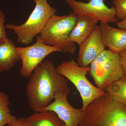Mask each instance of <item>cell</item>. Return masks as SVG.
Returning <instances> with one entry per match:
<instances>
[{
	"mask_svg": "<svg viewBox=\"0 0 126 126\" xmlns=\"http://www.w3.org/2000/svg\"><path fill=\"white\" fill-rule=\"evenodd\" d=\"M67 79L60 74L52 61L46 60L34 70L27 85L28 104L35 112L45 108L55 94L68 88Z\"/></svg>",
	"mask_w": 126,
	"mask_h": 126,
	"instance_id": "obj_1",
	"label": "cell"
},
{
	"mask_svg": "<svg viewBox=\"0 0 126 126\" xmlns=\"http://www.w3.org/2000/svg\"><path fill=\"white\" fill-rule=\"evenodd\" d=\"M79 126H126V107L106 93L84 110Z\"/></svg>",
	"mask_w": 126,
	"mask_h": 126,
	"instance_id": "obj_2",
	"label": "cell"
},
{
	"mask_svg": "<svg viewBox=\"0 0 126 126\" xmlns=\"http://www.w3.org/2000/svg\"><path fill=\"white\" fill-rule=\"evenodd\" d=\"M77 19V16L73 12L65 16L54 15L41 33V39L47 45L59 48L62 52L74 54L77 46L70 40L69 35Z\"/></svg>",
	"mask_w": 126,
	"mask_h": 126,
	"instance_id": "obj_3",
	"label": "cell"
},
{
	"mask_svg": "<svg viewBox=\"0 0 126 126\" xmlns=\"http://www.w3.org/2000/svg\"><path fill=\"white\" fill-rule=\"evenodd\" d=\"M35 6L27 20L23 24L5 25L18 36V43L25 45L31 44L34 38L40 34L48 21L55 15L57 10L50 5L47 0H36Z\"/></svg>",
	"mask_w": 126,
	"mask_h": 126,
	"instance_id": "obj_4",
	"label": "cell"
},
{
	"mask_svg": "<svg viewBox=\"0 0 126 126\" xmlns=\"http://www.w3.org/2000/svg\"><path fill=\"white\" fill-rule=\"evenodd\" d=\"M59 73L67 79L77 88L82 101L83 111L92 102L106 93L104 90L95 87L86 77L90 67H81L73 60L63 61L56 67Z\"/></svg>",
	"mask_w": 126,
	"mask_h": 126,
	"instance_id": "obj_5",
	"label": "cell"
},
{
	"mask_svg": "<svg viewBox=\"0 0 126 126\" xmlns=\"http://www.w3.org/2000/svg\"><path fill=\"white\" fill-rule=\"evenodd\" d=\"M90 64L89 75L101 90L124 77L119 54L110 50H103Z\"/></svg>",
	"mask_w": 126,
	"mask_h": 126,
	"instance_id": "obj_6",
	"label": "cell"
},
{
	"mask_svg": "<svg viewBox=\"0 0 126 126\" xmlns=\"http://www.w3.org/2000/svg\"><path fill=\"white\" fill-rule=\"evenodd\" d=\"M36 42L26 47H16L20 56L22 66L20 74L21 76L30 78L34 70L46 56L53 52H61L57 47L47 45L36 36Z\"/></svg>",
	"mask_w": 126,
	"mask_h": 126,
	"instance_id": "obj_7",
	"label": "cell"
},
{
	"mask_svg": "<svg viewBox=\"0 0 126 126\" xmlns=\"http://www.w3.org/2000/svg\"><path fill=\"white\" fill-rule=\"evenodd\" d=\"M106 0H87V2L77 0H65L77 16H88L98 21L107 23L118 22L114 7H109L104 4Z\"/></svg>",
	"mask_w": 126,
	"mask_h": 126,
	"instance_id": "obj_8",
	"label": "cell"
},
{
	"mask_svg": "<svg viewBox=\"0 0 126 126\" xmlns=\"http://www.w3.org/2000/svg\"><path fill=\"white\" fill-rule=\"evenodd\" d=\"M70 92L68 88L57 93L53 102L36 112L52 111L64 122L65 126H79L82 119L83 111L82 108H74L68 101V95Z\"/></svg>",
	"mask_w": 126,
	"mask_h": 126,
	"instance_id": "obj_9",
	"label": "cell"
},
{
	"mask_svg": "<svg viewBox=\"0 0 126 126\" xmlns=\"http://www.w3.org/2000/svg\"><path fill=\"white\" fill-rule=\"evenodd\" d=\"M77 63L81 67H87L102 52L106 46L103 42L99 26L79 45Z\"/></svg>",
	"mask_w": 126,
	"mask_h": 126,
	"instance_id": "obj_10",
	"label": "cell"
},
{
	"mask_svg": "<svg viewBox=\"0 0 126 126\" xmlns=\"http://www.w3.org/2000/svg\"><path fill=\"white\" fill-rule=\"evenodd\" d=\"M102 40L106 47L119 54L126 50V30L111 27L108 23L100 22Z\"/></svg>",
	"mask_w": 126,
	"mask_h": 126,
	"instance_id": "obj_11",
	"label": "cell"
},
{
	"mask_svg": "<svg viewBox=\"0 0 126 126\" xmlns=\"http://www.w3.org/2000/svg\"><path fill=\"white\" fill-rule=\"evenodd\" d=\"M98 21L90 16H78L76 24L69 35V39L79 45L92 33Z\"/></svg>",
	"mask_w": 126,
	"mask_h": 126,
	"instance_id": "obj_12",
	"label": "cell"
},
{
	"mask_svg": "<svg viewBox=\"0 0 126 126\" xmlns=\"http://www.w3.org/2000/svg\"><path fill=\"white\" fill-rule=\"evenodd\" d=\"M21 60L14 41L6 38L0 42V73L11 70Z\"/></svg>",
	"mask_w": 126,
	"mask_h": 126,
	"instance_id": "obj_13",
	"label": "cell"
},
{
	"mask_svg": "<svg viewBox=\"0 0 126 126\" xmlns=\"http://www.w3.org/2000/svg\"><path fill=\"white\" fill-rule=\"evenodd\" d=\"M26 126H65V123L52 111L35 112L25 118Z\"/></svg>",
	"mask_w": 126,
	"mask_h": 126,
	"instance_id": "obj_14",
	"label": "cell"
},
{
	"mask_svg": "<svg viewBox=\"0 0 126 126\" xmlns=\"http://www.w3.org/2000/svg\"><path fill=\"white\" fill-rule=\"evenodd\" d=\"M114 101L126 107V79L122 78L104 89Z\"/></svg>",
	"mask_w": 126,
	"mask_h": 126,
	"instance_id": "obj_15",
	"label": "cell"
},
{
	"mask_svg": "<svg viewBox=\"0 0 126 126\" xmlns=\"http://www.w3.org/2000/svg\"><path fill=\"white\" fill-rule=\"evenodd\" d=\"M9 104L8 95L0 91V126H4L17 119L12 114Z\"/></svg>",
	"mask_w": 126,
	"mask_h": 126,
	"instance_id": "obj_16",
	"label": "cell"
},
{
	"mask_svg": "<svg viewBox=\"0 0 126 126\" xmlns=\"http://www.w3.org/2000/svg\"><path fill=\"white\" fill-rule=\"evenodd\" d=\"M116 17L118 20H122L126 16V0H112Z\"/></svg>",
	"mask_w": 126,
	"mask_h": 126,
	"instance_id": "obj_17",
	"label": "cell"
},
{
	"mask_svg": "<svg viewBox=\"0 0 126 126\" xmlns=\"http://www.w3.org/2000/svg\"><path fill=\"white\" fill-rule=\"evenodd\" d=\"M5 16L4 12L0 9V42L7 38L5 23Z\"/></svg>",
	"mask_w": 126,
	"mask_h": 126,
	"instance_id": "obj_18",
	"label": "cell"
},
{
	"mask_svg": "<svg viewBox=\"0 0 126 126\" xmlns=\"http://www.w3.org/2000/svg\"><path fill=\"white\" fill-rule=\"evenodd\" d=\"M118 54L124 77L126 76V50Z\"/></svg>",
	"mask_w": 126,
	"mask_h": 126,
	"instance_id": "obj_19",
	"label": "cell"
},
{
	"mask_svg": "<svg viewBox=\"0 0 126 126\" xmlns=\"http://www.w3.org/2000/svg\"><path fill=\"white\" fill-rule=\"evenodd\" d=\"M7 126H26L25 124V118L21 117L16 121L7 124Z\"/></svg>",
	"mask_w": 126,
	"mask_h": 126,
	"instance_id": "obj_20",
	"label": "cell"
},
{
	"mask_svg": "<svg viewBox=\"0 0 126 126\" xmlns=\"http://www.w3.org/2000/svg\"><path fill=\"white\" fill-rule=\"evenodd\" d=\"M116 24L119 29L126 30V16L121 21L117 22Z\"/></svg>",
	"mask_w": 126,
	"mask_h": 126,
	"instance_id": "obj_21",
	"label": "cell"
},
{
	"mask_svg": "<svg viewBox=\"0 0 126 126\" xmlns=\"http://www.w3.org/2000/svg\"><path fill=\"white\" fill-rule=\"evenodd\" d=\"M123 78L126 79V76H124V77H123Z\"/></svg>",
	"mask_w": 126,
	"mask_h": 126,
	"instance_id": "obj_22",
	"label": "cell"
},
{
	"mask_svg": "<svg viewBox=\"0 0 126 126\" xmlns=\"http://www.w3.org/2000/svg\"><path fill=\"white\" fill-rule=\"evenodd\" d=\"M33 0L34 1H35L36 0Z\"/></svg>",
	"mask_w": 126,
	"mask_h": 126,
	"instance_id": "obj_23",
	"label": "cell"
}]
</instances>
